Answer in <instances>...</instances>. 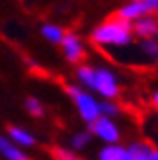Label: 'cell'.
Wrapping results in <instances>:
<instances>
[{
	"label": "cell",
	"mask_w": 158,
	"mask_h": 160,
	"mask_svg": "<svg viewBox=\"0 0 158 160\" xmlns=\"http://www.w3.org/2000/svg\"><path fill=\"white\" fill-rule=\"evenodd\" d=\"M119 106L117 103H113V100H106V102H100V115L104 117H113L119 113Z\"/></svg>",
	"instance_id": "cell-15"
},
{
	"label": "cell",
	"mask_w": 158,
	"mask_h": 160,
	"mask_svg": "<svg viewBox=\"0 0 158 160\" xmlns=\"http://www.w3.org/2000/svg\"><path fill=\"white\" fill-rule=\"evenodd\" d=\"M0 156H4L6 160H29L27 154L4 135H0Z\"/></svg>",
	"instance_id": "cell-8"
},
{
	"label": "cell",
	"mask_w": 158,
	"mask_h": 160,
	"mask_svg": "<svg viewBox=\"0 0 158 160\" xmlns=\"http://www.w3.org/2000/svg\"><path fill=\"white\" fill-rule=\"evenodd\" d=\"M98 160H131V154L127 148L117 147V145H109L104 147L98 154Z\"/></svg>",
	"instance_id": "cell-10"
},
{
	"label": "cell",
	"mask_w": 158,
	"mask_h": 160,
	"mask_svg": "<svg viewBox=\"0 0 158 160\" xmlns=\"http://www.w3.org/2000/svg\"><path fill=\"white\" fill-rule=\"evenodd\" d=\"M53 156H55V160H78V156L74 152L65 150V148H61V147H55L53 148Z\"/></svg>",
	"instance_id": "cell-18"
},
{
	"label": "cell",
	"mask_w": 158,
	"mask_h": 160,
	"mask_svg": "<svg viewBox=\"0 0 158 160\" xmlns=\"http://www.w3.org/2000/svg\"><path fill=\"white\" fill-rule=\"evenodd\" d=\"M90 141H92V133H88V131H80V133H76L74 137H72V145L76 150H80V148H86L90 145Z\"/></svg>",
	"instance_id": "cell-14"
},
{
	"label": "cell",
	"mask_w": 158,
	"mask_h": 160,
	"mask_svg": "<svg viewBox=\"0 0 158 160\" xmlns=\"http://www.w3.org/2000/svg\"><path fill=\"white\" fill-rule=\"evenodd\" d=\"M26 109H27L33 117H43V115H45V109H43L41 102H39L37 98H27V100H26Z\"/></svg>",
	"instance_id": "cell-16"
},
{
	"label": "cell",
	"mask_w": 158,
	"mask_h": 160,
	"mask_svg": "<svg viewBox=\"0 0 158 160\" xmlns=\"http://www.w3.org/2000/svg\"><path fill=\"white\" fill-rule=\"evenodd\" d=\"M152 160H158V148H152Z\"/></svg>",
	"instance_id": "cell-21"
},
{
	"label": "cell",
	"mask_w": 158,
	"mask_h": 160,
	"mask_svg": "<svg viewBox=\"0 0 158 160\" xmlns=\"http://www.w3.org/2000/svg\"><path fill=\"white\" fill-rule=\"evenodd\" d=\"M127 150L131 160H152V147L148 142H133Z\"/></svg>",
	"instance_id": "cell-11"
},
{
	"label": "cell",
	"mask_w": 158,
	"mask_h": 160,
	"mask_svg": "<svg viewBox=\"0 0 158 160\" xmlns=\"http://www.w3.org/2000/svg\"><path fill=\"white\" fill-rule=\"evenodd\" d=\"M152 106H154V108L158 109V90H156V92L152 94Z\"/></svg>",
	"instance_id": "cell-20"
},
{
	"label": "cell",
	"mask_w": 158,
	"mask_h": 160,
	"mask_svg": "<svg viewBox=\"0 0 158 160\" xmlns=\"http://www.w3.org/2000/svg\"><path fill=\"white\" fill-rule=\"evenodd\" d=\"M146 4L151 6V12H158V0H148Z\"/></svg>",
	"instance_id": "cell-19"
},
{
	"label": "cell",
	"mask_w": 158,
	"mask_h": 160,
	"mask_svg": "<svg viewBox=\"0 0 158 160\" xmlns=\"http://www.w3.org/2000/svg\"><path fill=\"white\" fill-rule=\"evenodd\" d=\"M61 45H62V51H65V57L70 62H74V65H76V62H80L86 57L84 45H82V41L74 33H65L62 39H61Z\"/></svg>",
	"instance_id": "cell-5"
},
{
	"label": "cell",
	"mask_w": 158,
	"mask_h": 160,
	"mask_svg": "<svg viewBox=\"0 0 158 160\" xmlns=\"http://www.w3.org/2000/svg\"><path fill=\"white\" fill-rule=\"evenodd\" d=\"M90 131L96 135V137H100L104 142H107V145H115V142L119 141V137H121L117 125L109 117H104V115H100L98 119H94L90 123Z\"/></svg>",
	"instance_id": "cell-4"
},
{
	"label": "cell",
	"mask_w": 158,
	"mask_h": 160,
	"mask_svg": "<svg viewBox=\"0 0 158 160\" xmlns=\"http://www.w3.org/2000/svg\"><path fill=\"white\" fill-rule=\"evenodd\" d=\"M146 14H151V6H148L146 2H131L127 6H123L119 12H117V18H121V20H139V18H143V16Z\"/></svg>",
	"instance_id": "cell-7"
},
{
	"label": "cell",
	"mask_w": 158,
	"mask_h": 160,
	"mask_svg": "<svg viewBox=\"0 0 158 160\" xmlns=\"http://www.w3.org/2000/svg\"><path fill=\"white\" fill-rule=\"evenodd\" d=\"M133 2H148V0H133Z\"/></svg>",
	"instance_id": "cell-22"
},
{
	"label": "cell",
	"mask_w": 158,
	"mask_h": 160,
	"mask_svg": "<svg viewBox=\"0 0 158 160\" xmlns=\"http://www.w3.org/2000/svg\"><path fill=\"white\" fill-rule=\"evenodd\" d=\"M94 90L106 100H115L119 96V82H117L115 74L107 68H98L96 70V84Z\"/></svg>",
	"instance_id": "cell-3"
},
{
	"label": "cell",
	"mask_w": 158,
	"mask_h": 160,
	"mask_svg": "<svg viewBox=\"0 0 158 160\" xmlns=\"http://www.w3.org/2000/svg\"><path fill=\"white\" fill-rule=\"evenodd\" d=\"M131 31L133 26L131 22L121 20V18H111L106 23L98 26L92 31V41L98 45H115V47H123L131 41Z\"/></svg>",
	"instance_id": "cell-1"
},
{
	"label": "cell",
	"mask_w": 158,
	"mask_h": 160,
	"mask_svg": "<svg viewBox=\"0 0 158 160\" xmlns=\"http://www.w3.org/2000/svg\"><path fill=\"white\" fill-rule=\"evenodd\" d=\"M41 31H43L45 39H49V41H53V43H61L62 35H65V31H62L61 28H57V26H43Z\"/></svg>",
	"instance_id": "cell-13"
},
{
	"label": "cell",
	"mask_w": 158,
	"mask_h": 160,
	"mask_svg": "<svg viewBox=\"0 0 158 160\" xmlns=\"http://www.w3.org/2000/svg\"><path fill=\"white\" fill-rule=\"evenodd\" d=\"M135 33L139 37H145V39H152L158 35V20L156 18H151V16H143L135 22Z\"/></svg>",
	"instance_id": "cell-6"
},
{
	"label": "cell",
	"mask_w": 158,
	"mask_h": 160,
	"mask_svg": "<svg viewBox=\"0 0 158 160\" xmlns=\"http://www.w3.org/2000/svg\"><path fill=\"white\" fill-rule=\"evenodd\" d=\"M141 51L151 59H158V43L152 41V39H145V41L141 43Z\"/></svg>",
	"instance_id": "cell-17"
},
{
	"label": "cell",
	"mask_w": 158,
	"mask_h": 160,
	"mask_svg": "<svg viewBox=\"0 0 158 160\" xmlns=\"http://www.w3.org/2000/svg\"><path fill=\"white\" fill-rule=\"evenodd\" d=\"M76 76H78V80H80V84H84L86 88L94 90V84H96V68H92L88 65H82L80 68H78Z\"/></svg>",
	"instance_id": "cell-12"
},
{
	"label": "cell",
	"mask_w": 158,
	"mask_h": 160,
	"mask_svg": "<svg viewBox=\"0 0 158 160\" xmlns=\"http://www.w3.org/2000/svg\"><path fill=\"white\" fill-rule=\"evenodd\" d=\"M8 135H10V139L14 145L18 147H33L35 145V137L31 135L27 129H22L18 125H10L8 127Z\"/></svg>",
	"instance_id": "cell-9"
},
{
	"label": "cell",
	"mask_w": 158,
	"mask_h": 160,
	"mask_svg": "<svg viewBox=\"0 0 158 160\" xmlns=\"http://www.w3.org/2000/svg\"><path fill=\"white\" fill-rule=\"evenodd\" d=\"M67 92L72 96L74 106H76L78 113H80V117L84 119V121L92 123L94 119L100 117V102L94 98V96H90L88 92L80 90L78 86H67Z\"/></svg>",
	"instance_id": "cell-2"
}]
</instances>
